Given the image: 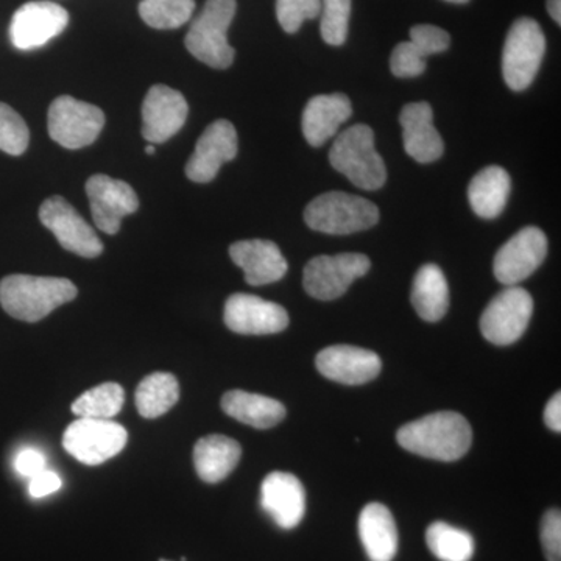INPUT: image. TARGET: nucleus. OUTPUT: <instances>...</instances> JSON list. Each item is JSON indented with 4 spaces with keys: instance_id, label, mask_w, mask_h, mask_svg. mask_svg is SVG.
<instances>
[{
    "instance_id": "40",
    "label": "nucleus",
    "mask_w": 561,
    "mask_h": 561,
    "mask_svg": "<svg viewBox=\"0 0 561 561\" xmlns=\"http://www.w3.org/2000/svg\"><path fill=\"white\" fill-rule=\"evenodd\" d=\"M545 423L549 430L553 432H561V394L557 391L556 394L549 400L545 409Z\"/></svg>"
},
{
    "instance_id": "18",
    "label": "nucleus",
    "mask_w": 561,
    "mask_h": 561,
    "mask_svg": "<svg viewBox=\"0 0 561 561\" xmlns=\"http://www.w3.org/2000/svg\"><path fill=\"white\" fill-rule=\"evenodd\" d=\"M317 370L331 381L345 386H362L378 378L382 370L381 357L359 346H328L317 354Z\"/></svg>"
},
{
    "instance_id": "29",
    "label": "nucleus",
    "mask_w": 561,
    "mask_h": 561,
    "mask_svg": "<svg viewBox=\"0 0 561 561\" xmlns=\"http://www.w3.org/2000/svg\"><path fill=\"white\" fill-rule=\"evenodd\" d=\"M430 551L442 561H470L474 556V540L467 530L437 522L427 527Z\"/></svg>"
},
{
    "instance_id": "13",
    "label": "nucleus",
    "mask_w": 561,
    "mask_h": 561,
    "mask_svg": "<svg viewBox=\"0 0 561 561\" xmlns=\"http://www.w3.org/2000/svg\"><path fill=\"white\" fill-rule=\"evenodd\" d=\"M68 24L69 13L58 3L47 0L24 3L11 18V44L20 50L39 49L57 38Z\"/></svg>"
},
{
    "instance_id": "32",
    "label": "nucleus",
    "mask_w": 561,
    "mask_h": 561,
    "mask_svg": "<svg viewBox=\"0 0 561 561\" xmlns=\"http://www.w3.org/2000/svg\"><path fill=\"white\" fill-rule=\"evenodd\" d=\"M321 38L339 47L348 38L351 0H321Z\"/></svg>"
},
{
    "instance_id": "22",
    "label": "nucleus",
    "mask_w": 561,
    "mask_h": 561,
    "mask_svg": "<svg viewBox=\"0 0 561 561\" xmlns=\"http://www.w3.org/2000/svg\"><path fill=\"white\" fill-rule=\"evenodd\" d=\"M353 116L348 95H316L302 111V135L309 146L321 147Z\"/></svg>"
},
{
    "instance_id": "8",
    "label": "nucleus",
    "mask_w": 561,
    "mask_h": 561,
    "mask_svg": "<svg viewBox=\"0 0 561 561\" xmlns=\"http://www.w3.org/2000/svg\"><path fill=\"white\" fill-rule=\"evenodd\" d=\"M127 442V430L111 420L77 419L62 435L66 451L91 467L116 457Z\"/></svg>"
},
{
    "instance_id": "30",
    "label": "nucleus",
    "mask_w": 561,
    "mask_h": 561,
    "mask_svg": "<svg viewBox=\"0 0 561 561\" xmlns=\"http://www.w3.org/2000/svg\"><path fill=\"white\" fill-rule=\"evenodd\" d=\"M125 402L119 383L106 382L84 391L72 404V413L79 419L111 420L122 411Z\"/></svg>"
},
{
    "instance_id": "17",
    "label": "nucleus",
    "mask_w": 561,
    "mask_h": 561,
    "mask_svg": "<svg viewBox=\"0 0 561 561\" xmlns=\"http://www.w3.org/2000/svg\"><path fill=\"white\" fill-rule=\"evenodd\" d=\"M190 106L181 92L154 84L142 103V136L149 144H162L186 124Z\"/></svg>"
},
{
    "instance_id": "11",
    "label": "nucleus",
    "mask_w": 561,
    "mask_h": 561,
    "mask_svg": "<svg viewBox=\"0 0 561 561\" xmlns=\"http://www.w3.org/2000/svg\"><path fill=\"white\" fill-rule=\"evenodd\" d=\"M39 220L54 232L62 249L81 257L101 256L103 245L94 228L65 198L58 195L47 198L41 205Z\"/></svg>"
},
{
    "instance_id": "9",
    "label": "nucleus",
    "mask_w": 561,
    "mask_h": 561,
    "mask_svg": "<svg viewBox=\"0 0 561 561\" xmlns=\"http://www.w3.org/2000/svg\"><path fill=\"white\" fill-rule=\"evenodd\" d=\"M370 267L368 256L360 253L317 256L306 265L302 286L316 300H337L354 280L367 275Z\"/></svg>"
},
{
    "instance_id": "41",
    "label": "nucleus",
    "mask_w": 561,
    "mask_h": 561,
    "mask_svg": "<svg viewBox=\"0 0 561 561\" xmlns=\"http://www.w3.org/2000/svg\"><path fill=\"white\" fill-rule=\"evenodd\" d=\"M548 11L557 24H561V0H548Z\"/></svg>"
},
{
    "instance_id": "21",
    "label": "nucleus",
    "mask_w": 561,
    "mask_h": 561,
    "mask_svg": "<svg viewBox=\"0 0 561 561\" xmlns=\"http://www.w3.org/2000/svg\"><path fill=\"white\" fill-rule=\"evenodd\" d=\"M230 256L232 262L245 273V280L250 286L278 283L286 276L289 268L279 247L264 239L232 243Z\"/></svg>"
},
{
    "instance_id": "31",
    "label": "nucleus",
    "mask_w": 561,
    "mask_h": 561,
    "mask_svg": "<svg viewBox=\"0 0 561 561\" xmlns=\"http://www.w3.org/2000/svg\"><path fill=\"white\" fill-rule=\"evenodd\" d=\"M195 10V0H142L139 14L157 31H172L186 24Z\"/></svg>"
},
{
    "instance_id": "24",
    "label": "nucleus",
    "mask_w": 561,
    "mask_h": 561,
    "mask_svg": "<svg viewBox=\"0 0 561 561\" xmlns=\"http://www.w3.org/2000/svg\"><path fill=\"white\" fill-rule=\"evenodd\" d=\"M242 457L238 442L225 435H208L194 448V465L198 478L206 483H219L231 474Z\"/></svg>"
},
{
    "instance_id": "37",
    "label": "nucleus",
    "mask_w": 561,
    "mask_h": 561,
    "mask_svg": "<svg viewBox=\"0 0 561 561\" xmlns=\"http://www.w3.org/2000/svg\"><path fill=\"white\" fill-rule=\"evenodd\" d=\"M541 545L546 559L561 561V513L559 508H551L542 516Z\"/></svg>"
},
{
    "instance_id": "26",
    "label": "nucleus",
    "mask_w": 561,
    "mask_h": 561,
    "mask_svg": "<svg viewBox=\"0 0 561 561\" xmlns=\"http://www.w3.org/2000/svg\"><path fill=\"white\" fill-rule=\"evenodd\" d=\"M511 190L512 180L507 171L500 165H490L476 173L471 180L468 201L472 210L482 219H496L507 205Z\"/></svg>"
},
{
    "instance_id": "39",
    "label": "nucleus",
    "mask_w": 561,
    "mask_h": 561,
    "mask_svg": "<svg viewBox=\"0 0 561 561\" xmlns=\"http://www.w3.org/2000/svg\"><path fill=\"white\" fill-rule=\"evenodd\" d=\"M61 478L57 472L44 470L31 478L28 493H31V496L35 497V500H41V497L57 493V491L61 489Z\"/></svg>"
},
{
    "instance_id": "20",
    "label": "nucleus",
    "mask_w": 561,
    "mask_h": 561,
    "mask_svg": "<svg viewBox=\"0 0 561 561\" xmlns=\"http://www.w3.org/2000/svg\"><path fill=\"white\" fill-rule=\"evenodd\" d=\"M402 142L412 160L420 164H431L440 160L445 144L440 133L434 127V113L427 102H413L401 111Z\"/></svg>"
},
{
    "instance_id": "43",
    "label": "nucleus",
    "mask_w": 561,
    "mask_h": 561,
    "mask_svg": "<svg viewBox=\"0 0 561 561\" xmlns=\"http://www.w3.org/2000/svg\"><path fill=\"white\" fill-rule=\"evenodd\" d=\"M154 151H157V149H154L153 144H149V146L146 147L147 154H154Z\"/></svg>"
},
{
    "instance_id": "1",
    "label": "nucleus",
    "mask_w": 561,
    "mask_h": 561,
    "mask_svg": "<svg viewBox=\"0 0 561 561\" xmlns=\"http://www.w3.org/2000/svg\"><path fill=\"white\" fill-rule=\"evenodd\" d=\"M397 440L405 451L438 461L461 459L471 448L470 423L457 412H435L404 424Z\"/></svg>"
},
{
    "instance_id": "6",
    "label": "nucleus",
    "mask_w": 561,
    "mask_h": 561,
    "mask_svg": "<svg viewBox=\"0 0 561 561\" xmlns=\"http://www.w3.org/2000/svg\"><path fill=\"white\" fill-rule=\"evenodd\" d=\"M546 54V36L537 21L522 18L513 22L504 50L502 76L512 91L522 92L534 83Z\"/></svg>"
},
{
    "instance_id": "15",
    "label": "nucleus",
    "mask_w": 561,
    "mask_h": 561,
    "mask_svg": "<svg viewBox=\"0 0 561 561\" xmlns=\"http://www.w3.org/2000/svg\"><path fill=\"white\" fill-rule=\"evenodd\" d=\"M225 324L243 335L278 334L289 327V313L276 302L256 295L234 294L225 302Z\"/></svg>"
},
{
    "instance_id": "14",
    "label": "nucleus",
    "mask_w": 561,
    "mask_h": 561,
    "mask_svg": "<svg viewBox=\"0 0 561 561\" xmlns=\"http://www.w3.org/2000/svg\"><path fill=\"white\" fill-rule=\"evenodd\" d=\"M87 194L95 227L105 234H117L122 219L139 208L138 195L130 184L103 173L87 181Z\"/></svg>"
},
{
    "instance_id": "27",
    "label": "nucleus",
    "mask_w": 561,
    "mask_h": 561,
    "mask_svg": "<svg viewBox=\"0 0 561 561\" xmlns=\"http://www.w3.org/2000/svg\"><path fill=\"white\" fill-rule=\"evenodd\" d=\"M412 305L421 319L437 323L449 309V287L445 273L435 264H426L416 272L412 287Z\"/></svg>"
},
{
    "instance_id": "36",
    "label": "nucleus",
    "mask_w": 561,
    "mask_h": 561,
    "mask_svg": "<svg viewBox=\"0 0 561 561\" xmlns=\"http://www.w3.org/2000/svg\"><path fill=\"white\" fill-rule=\"evenodd\" d=\"M411 43L427 58L448 50L451 36L437 25L421 24L411 28Z\"/></svg>"
},
{
    "instance_id": "33",
    "label": "nucleus",
    "mask_w": 561,
    "mask_h": 561,
    "mask_svg": "<svg viewBox=\"0 0 561 561\" xmlns=\"http://www.w3.org/2000/svg\"><path fill=\"white\" fill-rule=\"evenodd\" d=\"M31 131L27 124L11 106L0 102V150L20 157L27 150Z\"/></svg>"
},
{
    "instance_id": "38",
    "label": "nucleus",
    "mask_w": 561,
    "mask_h": 561,
    "mask_svg": "<svg viewBox=\"0 0 561 561\" xmlns=\"http://www.w3.org/2000/svg\"><path fill=\"white\" fill-rule=\"evenodd\" d=\"M14 470L20 472L22 478H33L38 472L46 470V456L38 449H22L14 459Z\"/></svg>"
},
{
    "instance_id": "16",
    "label": "nucleus",
    "mask_w": 561,
    "mask_h": 561,
    "mask_svg": "<svg viewBox=\"0 0 561 561\" xmlns=\"http://www.w3.org/2000/svg\"><path fill=\"white\" fill-rule=\"evenodd\" d=\"M238 131L230 121H216L206 128L186 164V176L194 183H209L216 179L225 162L238 154Z\"/></svg>"
},
{
    "instance_id": "2",
    "label": "nucleus",
    "mask_w": 561,
    "mask_h": 561,
    "mask_svg": "<svg viewBox=\"0 0 561 561\" xmlns=\"http://www.w3.org/2000/svg\"><path fill=\"white\" fill-rule=\"evenodd\" d=\"M76 284L51 276L10 275L0 280V305L13 319L36 323L77 297Z\"/></svg>"
},
{
    "instance_id": "42",
    "label": "nucleus",
    "mask_w": 561,
    "mask_h": 561,
    "mask_svg": "<svg viewBox=\"0 0 561 561\" xmlns=\"http://www.w3.org/2000/svg\"><path fill=\"white\" fill-rule=\"evenodd\" d=\"M445 2L457 3V5H463V3L470 2V0H445Z\"/></svg>"
},
{
    "instance_id": "7",
    "label": "nucleus",
    "mask_w": 561,
    "mask_h": 561,
    "mask_svg": "<svg viewBox=\"0 0 561 561\" xmlns=\"http://www.w3.org/2000/svg\"><path fill=\"white\" fill-rule=\"evenodd\" d=\"M105 127V114L99 106L61 95L51 102L47 128L50 139L69 150L91 146Z\"/></svg>"
},
{
    "instance_id": "3",
    "label": "nucleus",
    "mask_w": 561,
    "mask_h": 561,
    "mask_svg": "<svg viewBox=\"0 0 561 561\" xmlns=\"http://www.w3.org/2000/svg\"><path fill=\"white\" fill-rule=\"evenodd\" d=\"M330 162L360 190L378 191L386 184V164L376 151L375 133L368 125H353L341 133L332 144Z\"/></svg>"
},
{
    "instance_id": "28",
    "label": "nucleus",
    "mask_w": 561,
    "mask_h": 561,
    "mask_svg": "<svg viewBox=\"0 0 561 561\" xmlns=\"http://www.w3.org/2000/svg\"><path fill=\"white\" fill-rule=\"evenodd\" d=\"M180 400V383L171 373H151L136 390V408L144 419H158Z\"/></svg>"
},
{
    "instance_id": "10",
    "label": "nucleus",
    "mask_w": 561,
    "mask_h": 561,
    "mask_svg": "<svg viewBox=\"0 0 561 561\" xmlns=\"http://www.w3.org/2000/svg\"><path fill=\"white\" fill-rule=\"evenodd\" d=\"M534 300L518 286L505 287L486 306L481 317V331L486 341L497 346L518 342L529 327Z\"/></svg>"
},
{
    "instance_id": "25",
    "label": "nucleus",
    "mask_w": 561,
    "mask_h": 561,
    "mask_svg": "<svg viewBox=\"0 0 561 561\" xmlns=\"http://www.w3.org/2000/svg\"><path fill=\"white\" fill-rule=\"evenodd\" d=\"M221 409L231 419L256 430H271L286 419V408L279 401L243 390L225 393Z\"/></svg>"
},
{
    "instance_id": "44",
    "label": "nucleus",
    "mask_w": 561,
    "mask_h": 561,
    "mask_svg": "<svg viewBox=\"0 0 561 561\" xmlns=\"http://www.w3.org/2000/svg\"><path fill=\"white\" fill-rule=\"evenodd\" d=\"M161 561H168V560H161Z\"/></svg>"
},
{
    "instance_id": "5",
    "label": "nucleus",
    "mask_w": 561,
    "mask_h": 561,
    "mask_svg": "<svg viewBox=\"0 0 561 561\" xmlns=\"http://www.w3.org/2000/svg\"><path fill=\"white\" fill-rule=\"evenodd\" d=\"M236 10V0H206L202 13L192 22L184 44L191 55L209 68L228 69L234 61L227 33Z\"/></svg>"
},
{
    "instance_id": "35",
    "label": "nucleus",
    "mask_w": 561,
    "mask_h": 561,
    "mask_svg": "<svg viewBox=\"0 0 561 561\" xmlns=\"http://www.w3.org/2000/svg\"><path fill=\"white\" fill-rule=\"evenodd\" d=\"M426 57L415 46L408 43H400L391 51L390 69L398 79H415L426 70Z\"/></svg>"
},
{
    "instance_id": "19",
    "label": "nucleus",
    "mask_w": 561,
    "mask_h": 561,
    "mask_svg": "<svg viewBox=\"0 0 561 561\" xmlns=\"http://www.w3.org/2000/svg\"><path fill=\"white\" fill-rule=\"evenodd\" d=\"M261 505L280 529H295L305 518V486L290 472H271L262 482Z\"/></svg>"
},
{
    "instance_id": "12",
    "label": "nucleus",
    "mask_w": 561,
    "mask_h": 561,
    "mask_svg": "<svg viewBox=\"0 0 561 561\" xmlns=\"http://www.w3.org/2000/svg\"><path fill=\"white\" fill-rule=\"evenodd\" d=\"M548 254V238L537 227H526L501 247L493 262L496 279L504 286H518L540 268Z\"/></svg>"
},
{
    "instance_id": "34",
    "label": "nucleus",
    "mask_w": 561,
    "mask_h": 561,
    "mask_svg": "<svg viewBox=\"0 0 561 561\" xmlns=\"http://www.w3.org/2000/svg\"><path fill=\"white\" fill-rule=\"evenodd\" d=\"M321 13V0H276V18L283 31L297 33L302 22Z\"/></svg>"
},
{
    "instance_id": "23",
    "label": "nucleus",
    "mask_w": 561,
    "mask_h": 561,
    "mask_svg": "<svg viewBox=\"0 0 561 561\" xmlns=\"http://www.w3.org/2000/svg\"><path fill=\"white\" fill-rule=\"evenodd\" d=\"M359 537L371 561H391L397 556V524L386 505L379 502L365 505L359 516Z\"/></svg>"
},
{
    "instance_id": "4",
    "label": "nucleus",
    "mask_w": 561,
    "mask_h": 561,
    "mask_svg": "<svg viewBox=\"0 0 561 561\" xmlns=\"http://www.w3.org/2000/svg\"><path fill=\"white\" fill-rule=\"evenodd\" d=\"M305 221L311 230L323 234L348 236L375 227L379 209L359 195L327 192L306 206Z\"/></svg>"
}]
</instances>
